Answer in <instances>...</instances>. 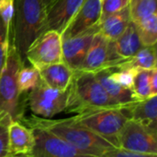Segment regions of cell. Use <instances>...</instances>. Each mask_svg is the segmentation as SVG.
<instances>
[{
  "label": "cell",
  "instance_id": "7c38bea8",
  "mask_svg": "<svg viewBox=\"0 0 157 157\" xmlns=\"http://www.w3.org/2000/svg\"><path fill=\"white\" fill-rule=\"evenodd\" d=\"M84 0H52L45 7V31L63 34Z\"/></svg>",
  "mask_w": 157,
  "mask_h": 157
},
{
  "label": "cell",
  "instance_id": "ba28073f",
  "mask_svg": "<svg viewBox=\"0 0 157 157\" xmlns=\"http://www.w3.org/2000/svg\"><path fill=\"white\" fill-rule=\"evenodd\" d=\"M125 61L127 60H123L119 55L114 40H110L100 32H97L77 70L95 73L104 68L119 65Z\"/></svg>",
  "mask_w": 157,
  "mask_h": 157
},
{
  "label": "cell",
  "instance_id": "e0dca14e",
  "mask_svg": "<svg viewBox=\"0 0 157 157\" xmlns=\"http://www.w3.org/2000/svg\"><path fill=\"white\" fill-rule=\"evenodd\" d=\"M109 72L110 67H108L94 73L95 76L98 80L104 90L107 92L109 97L121 106L138 100L132 89L126 88L111 79L109 76Z\"/></svg>",
  "mask_w": 157,
  "mask_h": 157
},
{
  "label": "cell",
  "instance_id": "30bf717a",
  "mask_svg": "<svg viewBox=\"0 0 157 157\" xmlns=\"http://www.w3.org/2000/svg\"><path fill=\"white\" fill-rule=\"evenodd\" d=\"M34 136L33 157H84L85 153L50 131L40 127H29Z\"/></svg>",
  "mask_w": 157,
  "mask_h": 157
},
{
  "label": "cell",
  "instance_id": "ac0fdd59",
  "mask_svg": "<svg viewBox=\"0 0 157 157\" xmlns=\"http://www.w3.org/2000/svg\"><path fill=\"white\" fill-rule=\"evenodd\" d=\"M132 22L129 6L122 8L100 19L98 23V32L110 40H117Z\"/></svg>",
  "mask_w": 157,
  "mask_h": 157
},
{
  "label": "cell",
  "instance_id": "4fadbf2b",
  "mask_svg": "<svg viewBox=\"0 0 157 157\" xmlns=\"http://www.w3.org/2000/svg\"><path fill=\"white\" fill-rule=\"evenodd\" d=\"M98 26L75 37L63 40V63L73 70H77L84 61Z\"/></svg>",
  "mask_w": 157,
  "mask_h": 157
},
{
  "label": "cell",
  "instance_id": "5bb4252c",
  "mask_svg": "<svg viewBox=\"0 0 157 157\" xmlns=\"http://www.w3.org/2000/svg\"><path fill=\"white\" fill-rule=\"evenodd\" d=\"M9 156H31L35 145L31 130L18 121L12 120L7 129Z\"/></svg>",
  "mask_w": 157,
  "mask_h": 157
},
{
  "label": "cell",
  "instance_id": "9c48e42d",
  "mask_svg": "<svg viewBox=\"0 0 157 157\" xmlns=\"http://www.w3.org/2000/svg\"><path fill=\"white\" fill-rule=\"evenodd\" d=\"M62 34L56 30L41 33L26 52V61L38 68L43 65L63 62Z\"/></svg>",
  "mask_w": 157,
  "mask_h": 157
},
{
  "label": "cell",
  "instance_id": "8992f818",
  "mask_svg": "<svg viewBox=\"0 0 157 157\" xmlns=\"http://www.w3.org/2000/svg\"><path fill=\"white\" fill-rule=\"evenodd\" d=\"M22 106L28 107L32 114L51 119L64 111L68 98V89L62 91L40 82L31 90L22 94Z\"/></svg>",
  "mask_w": 157,
  "mask_h": 157
},
{
  "label": "cell",
  "instance_id": "7a4b0ae2",
  "mask_svg": "<svg viewBox=\"0 0 157 157\" xmlns=\"http://www.w3.org/2000/svg\"><path fill=\"white\" fill-rule=\"evenodd\" d=\"M45 32V7L41 0H14L10 43L25 63L29 45Z\"/></svg>",
  "mask_w": 157,
  "mask_h": 157
},
{
  "label": "cell",
  "instance_id": "d4e9b609",
  "mask_svg": "<svg viewBox=\"0 0 157 157\" xmlns=\"http://www.w3.org/2000/svg\"><path fill=\"white\" fill-rule=\"evenodd\" d=\"M10 44V24H6L0 17V75L6 65Z\"/></svg>",
  "mask_w": 157,
  "mask_h": 157
},
{
  "label": "cell",
  "instance_id": "d6986e66",
  "mask_svg": "<svg viewBox=\"0 0 157 157\" xmlns=\"http://www.w3.org/2000/svg\"><path fill=\"white\" fill-rule=\"evenodd\" d=\"M114 42L119 55L123 60L132 58L143 47L138 36L135 23L132 20L123 33L117 40H115Z\"/></svg>",
  "mask_w": 157,
  "mask_h": 157
},
{
  "label": "cell",
  "instance_id": "277c9868",
  "mask_svg": "<svg viewBox=\"0 0 157 157\" xmlns=\"http://www.w3.org/2000/svg\"><path fill=\"white\" fill-rule=\"evenodd\" d=\"M75 122L105 138L119 148L118 137L129 120L121 106L88 109L73 116Z\"/></svg>",
  "mask_w": 157,
  "mask_h": 157
},
{
  "label": "cell",
  "instance_id": "603a6c76",
  "mask_svg": "<svg viewBox=\"0 0 157 157\" xmlns=\"http://www.w3.org/2000/svg\"><path fill=\"white\" fill-rule=\"evenodd\" d=\"M151 73L152 69H140L136 71L132 90L138 100L145 99L153 96L150 82Z\"/></svg>",
  "mask_w": 157,
  "mask_h": 157
},
{
  "label": "cell",
  "instance_id": "8fae6325",
  "mask_svg": "<svg viewBox=\"0 0 157 157\" xmlns=\"http://www.w3.org/2000/svg\"><path fill=\"white\" fill-rule=\"evenodd\" d=\"M101 17V0H84L75 17L62 34V39L77 36L98 26Z\"/></svg>",
  "mask_w": 157,
  "mask_h": 157
},
{
  "label": "cell",
  "instance_id": "2e32d148",
  "mask_svg": "<svg viewBox=\"0 0 157 157\" xmlns=\"http://www.w3.org/2000/svg\"><path fill=\"white\" fill-rule=\"evenodd\" d=\"M37 69L40 80L50 87L62 91L68 89L73 78L74 70L64 63H51L38 67Z\"/></svg>",
  "mask_w": 157,
  "mask_h": 157
},
{
  "label": "cell",
  "instance_id": "7402d4cb",
  "mask_svg": "<svg viewBox=\"0 0 157 157\" xmlns=\"http://www.w3.org/2000/svg\"><path fill=\"white\" fill-rule=\"evenodd\" d=\"M40 82L39 71L33 65H23L17 73V84L18 92L22 95L34 88Z\"/></svg>",
  "mask_w": 157,
  "mask_h": 157
},
{
  "label": "cell",
  "instance_id": "6da1fadb",
  "mask_svg": "<svg viewBox=\"0 0 157 157\" xmlns=\"http://www.w3.org/2000/svg\"><path fill=\"white\" fill-rule=\"evenodd\" d=\"M17 121L28 127H40L50 131L87 156L106 157L109 152L117 149L105 138L75 122L73 117L63 120H51L34 114L30 116L23 114Z\"/></svg>",
  "mask_w": 157,
  "mask_h": 157
},
{
  "label": "cell",
  "instance_id": "44dd1931",
  "mask_svg": "<svg viewBox=\"0 0 157 157\" xmlns=\"http://www.w3.org/2000/svg\"><path fill=\"white\" fill-rule=\"evenodd\" d=\"M136 29L143 46L156 45L157 15L152 14L138 21H135Z\"/></svg>",
  "mask_w": 157,
  "mask_h": 157
},
{
  "label": "cell",
  "instance_id": "4316f807",
  "mask_svg": "<svg viewBox=\"0 0 157 157\" xmlns=\"http://www.w3.org/2000/svg\"><path fill=\"white\" fill-rule=\"evenodd\" d=\"M129 4V0H101V17L113 14L117 11L126 7Z\"/></svg>",
  "mask_w": 157,
  "mask_h": 157
},
{
  "label": "cell",
  "instance_id": "3957f363",
  "mask_svg": "<svg viewBox=\"0 0 157 157\" xmlns=\"http://www.w3.org/2000/svg\"><path fill=\"white\" fill-rule=\"evenodd\" d=\"M114 106L121 105L109 97L94 73L74 70L64 112L78 114L88 109Z\"/></svg>",
  "mask_w": 157,
  "mask_h": 157
},
{
  "label": "cell",
  "instance_id": "484cf974",
  "mask_svg": "<svg viewBox=\"0 0 157 157\" xmlns=\"http://www.w3.org/2000/svg\"><path fill=\"white\" fill-rule=\"evenodd\" d=\"M12 118L7 113H0V157H8L7 129Z\"/></svg>",
  "mask_w": 157,
  "mask_h": 157
},
{
  "label": "cell",
  "instance_id": "9a60e30c",
  "mask_svg": "<svg viewBox=\"0 0 157 157\" xmlns=\"http://www.w3.org/2000/svg\"><path fill=\"white\" fill-rule=\"evenodd\" d=\"M121 108L129 120L138 121L157 132V95L122 105Z\"/></svg>",
  "mask_w": 157,
  "mask_h": 157
},
{
  "label": "cell",
  "instance_id": "5b68a950",
  "mask_svg": "<svg viewBox=\"0 0 157 157\" xmlns=\"http://www.w3.org/2000/svg\"><path fill=\"white\" fill-rule=\"evenodd\" d=\"M25 64L19 54L10 43L6 65L0 75V113H7L17 121L24 114L21 94L18 92L17 76Z\"/></svg>",
  "mask_w": 157,
  "mask_h": 157
},
{
  "label": "cell",
  "instance_id": "52a82bcc",
  "mask_svg": "<svg viewBox=\"0 0 157 157\" xmlns=\"http://www.w3.org/2000/svg\"><path fill=\"white\" fill-rule=\"evenodd\" d=\"M156 134V132L145 125L128 120L118 137L119 148L140 154L144 157H155L157 155Z\"/></svg>",
  "mask_w": 157,
  "mask_h": 157
},
{
  "label": "cell",
  "instance_id": "f1b7e54d",
  "mask_svg": "<svg viewBox=\"0 0 157 157\" xmlns=\"http://www.w3.org/2000/svg\"><path fill=\"white\" fill-rule=\"evenodd\" d=\"M151 88H152V94L153 96L157 95V69L154 68L152 69L151 73Z\"/></svg>",
  "mask_w": 157,
  "mask_h": 157
},
{
  "label": "cell",
  "instance_id": "f546056e",
  "mask_svg": "<svg viewBox=\"0 0 157 157\" xmlns=\"http://www.w3.org/2000/svg\"><path fill=\"white\" fill-rule=\"evenodd\" d=\"M42 1V4H43V6H44V7H46L52 0H41Z\"/></svg>",
  "mask_w": 157,
  "mask_h": 157
},
{
  "label": "cell",
  "instance_id": "83f0119b",
  "mask_svg": "<svg viewBox=\"0 0 157 157\" xmlns=\"http://www.w3.org/2000/svg\"><path fill=\"white\" fill-rule=\"evenodd\" d=\"M14 13V0H0V17L5 23L10 24Z\"/></svg>",
  "mask_w": 157,
  "mask_h": 157
},
{
  "label": "cell",
  "instance_id": "ffe728a7",
  "mask_svg": "<svg viewBox=\"0 0 157 157\" xmlns=\"http://www.w3.org/2000/svg\"><path fill=\"white\" fill-rule=\"evenodd\" d=\"M156 45H152L143 46L132 58L119 65L132 67L135 70L154 69L156 68Z\"/></svg>",
  "mask_w": 157,
  "mask_h": 157
},
{
  "label": "cell",
  "instance_id": "cb8c5ba5",
  "mask_svg": "<svg viewBox=\"0 0 157 157\" xmlns=\"http://www.w3.org/2000/svg\"><path fill=\"white\" fill-rule=\"evenodd\" d=\"M156 0H129V10L132 20L138 21L152 14H156Z\"/></svg>",
  "mask_w": 157,
  "mask_h": 157
}]
</instances>
